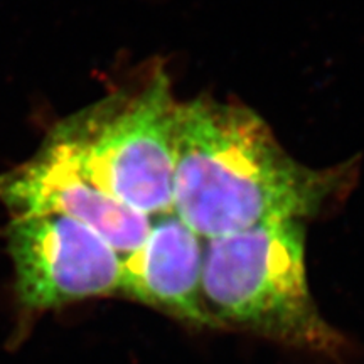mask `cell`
Here are the masks:
<instances>
[{
	"label": "cell",
	"instance_id": "6da1fadb",
	"mask_svg": "<svg viewBox=\"0 0 364 364\" xmlns=\"http://www.w3.org/2000/svg\"><path fill=\"white\" fill-rule=\"evenodd\" d=\"M329 177L295 162L257 113L194 100L177 103L174 213L204 240L316 215Z\"/></svg>",
	"mask_w": 364,
	"mask_h": 364
},
{
	"label": "cell",
	"instance_id": "7a4b0ae2",
	"mask_svg": "<svg viewBox=\"0 0 364 364\" xmlns=\"http://www.w3.org/2000/svg\"><path fill=\"white\" fill-rule=\"evenodd\" d=\"M203 297L213 326L317 353L336 354L343 346L309 289L300 220L263 223L206 240Z\"/></svg>",
	"mask_w": 364,
	"mask_h": 364
},
{
	"label": "cell",
	"instance_id": "3957f363",
	"mask_svg": "<svg viewBox=\"0 0 364 364\" xmlns=\"http://www.w3.org/2000/svg\"><path fill=\"white\" fill-rule=\"evenodd\" d=\"M177 103L157 73L135 97L98 107L56 132L95 184L149 218L174 211V127Z\"/></svg>",
	"mask_w": 364,
	"mask_h": 364
},
{
	"label": "cell",
	"instance_id": "277c9868",
	"mask_svg": "<svg viewBox=\"0 0 364 364\" xmlns=\"http://www.w3.org/2000/svg\"><path fill=\"white\" fill-rule=\"evenodd\" d=\"M7 250L17 299L26 311L120 294L122 255L68 216L14 215Z\"/></svg>",
	"mask_w": 364,
	"mask_h": 364
},
{
	"label": "cell",
	"instance_id": "5b68a950",
	"mask_svg": "<svg viewBox=\"0 0 364 364\" xmlns=\"http://www.w3.org/2000/svg\"><path fill=\"white\" fill-rule=\"evenodd\" d=\"M0 201L14 215H61L81 223L122 257L147 236L152 218L95 184L58 134L38 157L0 176Z\"/></svg>",
	"mask_w": 364,
	"mask_h": 364
},
{
	"label": "cell",
	"instance_id": "8992f818",
	"mask_svg": "<svg viewBox=\"0 0 364 364\" xmlns=\"http://www.w3.org/2000/svg\"><path fill=\"white\" fill-rule=\"evenodd\" d=\"M206 240L174 211L152 218L142 243L122 257L120 294L198 326H213L203 297Z\"/></svg>",
	"mask_w": 364,
	"mask_h": 364
}]
</instances>
